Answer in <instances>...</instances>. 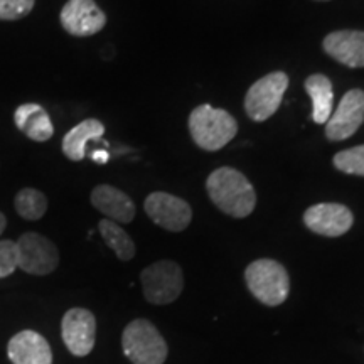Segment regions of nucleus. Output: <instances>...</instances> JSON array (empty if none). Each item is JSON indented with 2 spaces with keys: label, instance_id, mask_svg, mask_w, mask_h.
<instances>
[{
  "label": "nucleus",
  "instance_id": "nucleus-7",
  "mask_svg": "<svg viewBox=\"0 0 364 364\" xmlns=\"http://www.w3.org/2000/svg\"><path fill=\"white\" fill-rule=\"evenodd\" d=\"M17 268L29 275H49L59 265V252L51 240L39 233H24L16 241Z\"/></svg>",
  "mask_w": 364,
  "mask_h": 364
},
{
  "label": "nucleus",
  "instance_id": "nucleus-5",
  "mask_svg": "<svg viewBox=\"0 0 364 364\" xmlns=\"http://www.w3.org/2000/svg\"><path fill=\"white\" fill-rule=\"evenodd\" d=\"M140 282H142L145 299L154 306H166L174 302L184 289V275L181 267L171 260L152 263L144 268Z\"/></svg>",
  "mask_w": 364,
  "mask_h": 364
},
{
  "label": "nucleus",
  "instance_id": "nucleus-24",
  "mask_svg": "<svg viewBox=\"0 0 364 364\" xmlns=\"http://www.w3.org/2000/svg\"><path fill=\"white\" fill-rule=\"evenodd\" d=\"M91 156H93V161L98 162V164H107L108 162V152H105V150H95Z\"/></svg>",
  "mask_w": 364,
  "mask_h": 364
},
{
  "label": "nucleus",
  "instance_id": "nucleus-16",
  "mask_svg": "<svg viewBox=\"0 0 364 364\" xmlns=\"http://www.w3.org/2000/svg\"><path fill=\"white\" fill-rule=\"evenodd\" d=\"M16 127L34 142H48L54 134L51 117L38 103H24L14 112Z\"/></svg>",
  "mask_w": 364,
  "mask_h": 364
},
{
  "label": "nucleus",
  "instance_id": "nucleus-3",
  "mask_svg": "<svg viewBox=\"0 0 364 364\" xmlns=\"http://www.w3.org/2000/svg\"><path fill=\"white\" fill-rule=\"evenodd\" d=\"M245 280L253 297L268 307L284 304L290 292V279L282 263L260 258L250 263L245 270Z\"/></svg>",
  "mask_w": 364,
  "mask_h": 364
},
{
  "label": "nucleus",
  "instance_id": "nucleus-26",
  "mask_svg": "<svg viewBox=\"0 0 364 364\" xmlns=\"http://www.w3.org/2000/svg\"><path fill=\"white\" fill-rule=\"evenodd\" d=\"M318 2H327V0H318Z\"/></svg>",
  "mask_w": 364,
  "mask_h": 364
},
{
  "label": "nucleus",
  "instance_id": "nucleus-8",
  "mask_svg": "<svg viewBox=\"0 0 364 364\" xmlns=\"http://www.w3.org/2000/svg\"><path fill=\"white\" fill-rule=\"evenodd\" d=\"M61 336L73 356H88L97 341V318L93 312L83 307L70 309L63 317Z\"/></svg>",
  "mask_w": 364,
  "mask_h": 364
},
{
  "label": "nucleus",
  "instance_id": "nucleus-20",
  "mask_svg": "<svg viewBox=\"0 0 364 364\" xmlns=\"http://www.w3.org/2000/svg\"><path fill=\"white\" fill-rule=\"evenodd\" d=\"M14 206H16L17 215L22 220L38 221L48 211V198L38 189L24 188L17 193L16 199H14Z\"/></svg>",
  "mask_w": 364,
  "mask_h": 364
},
{
  "label": "nucleus",
  "instance_id": "nucleus-9",
  "mask_svg": "<svg viewBox=\"0 0 364 364\" xmlns=\"http://www.w3.org/2000/svg\"><path fill=\"white\" fill-rule=\"evenodd\" d=\"M147 216L167 231H184L193 220V209L184 199L169 193H152L144 203Z\"/></svg>",
  "mask_w": 364,
  "mask_h": 364
},
{
  "label": "nucleus",
  "instance_id": "nucleus-18",
  "mask_svg": "<svg viewBox=\"0 0 364 364\" xmlns=\"http://www.w3.org/2000/svg\"><path fill=\"white\" fill-rule=\"evenodd\" d=\"M306 91L312 102V120L318 125L327 124L334 107V91L331 80L324 75H312L306 80Z\"/></svg>",
  "mask_w": 364,
  "mask_h": 364
},
{
  "label": "nucleus",
  "instance_id": "nucleus-22",
  "mask_svg": "<svg viewBox=\"0 0 364 364\" xmlns=\"http://www.w3.org/2000/svg\"><path fill=\"white\" fill-rule=\"evenodd\" d=\"M36 0H0V21H19L33 12Z\"/></svg>",
  "mask_w": 364,
  "mask_h": 364
},
{
  "label": "nucleus",
  "instance_id": "nucleus-10",
  "mask_svg": "<svg viewBox=\"0 0 364 364\" xmlns=\"http://www.w3.org/2000/svg\"><path fill=\"white\" fill-rule=\"evenodd\" d=\"M59 21L63 29L76 38L95 36L107 26V16L95 0H68Z\"/></svg>",
  "mask_w": 364,
  "mask_h": 364
},
{
  "label": "nucleus",
  "instance_id": "nucleus-13",
  "mask_svg": "<svg viewBox=\"0 0 364 364\" xmlns=\"http://www.w3.org/2000/svg\"><path fill=\"white\" fill-rule=\"evenodd\" d=\"M7 354L14 364H53L51 346L36 331H21L12 336Z\"/></svg>",
  "mask_w": 364,
  "mask_h": 364
},
{
  "label": "nucleus",
  "instance_id": "nucleus-11",
  "mask_svg": "<svg viewBox=\"0 0 364 364\" xmlns=\"http://www.w3.org/2000/svg\"><path fill=\"white\" fill-rule=\"evenodd\" d=\"M304 223L312 233L338 238L351 230L354 216L351 209L338 203L314 204L304 213Z\"/></svg>",
  "mask_w": 364,
  "mask_h": 364
},
{
  "label": "nucleus",
  "instance_id": "nucleus-23",
  "mask_svg": "<svg viewBox=\"0 0 364 364\" xmlns=\"http://www.w3.org/2000/svg\"><path fill=\"white\" fill-rule=\"evenodd\" d=\"M17 270L16 241L0 240V279L12 275Z\"/></svg>",
  "mask_w": 364,
  "mask_h": 364
},
{
  "label": "nucleus",
  "instance_id": "nucleus-6",
  "mask_svg": "<svg viewBox=\"0 0 364 364\" xmlns=\"http://www.w3.org/2000/svg\"><path fill=\"white\" fill-rule=\"evenodd\" d=\"M287 88L289 76L284 71H275L263 76L252 85L245 97V110L253 122H265L279 110Z\"/></svg>",
  "mask_w": 364,
  "mask_h": 364
},
{
  "label": "nucleus",
  "instance_id": "nucleus-25",
  "mask_svg": "<svg viewBox=\"0 0 364 364\" xmlns=\"http://www.w3.org/2000/svg\"><path fill=\"white\" fill-rule=\"evenodd\" d=\"M6 226H7V218H6V215H4V213H0V235L6 231Z\"/></svg>",
  "mask_w": 364,
  "mask_h": 364
},
{
  "label": "nucleus",
  "instance_id": "nucleus-2",
  "mask_svg": "<svg viewBox=\"0 0 364 364\" xmlns=\"http://www.w3.org/2000/svg\"><path fill=\"white\" fill-rule=\"evenodd\" d=\"M189 134L198 147L216 152L235 139L238 124L226 110L213 108L208 103L199 105L189 115Z\"/></svg>",
  "mask_w": 364,
  "mask_h": 364
},
{
  "label": "nucleus",
  "instance_id": "nucleus-4",
  "mask_svg": "<svg viewBox=\"0 0 364 364\" xmlns=\"http://www.w3.org/2000/svg\"><path fill=\"white\" fill-rule=\"evenodd\" d=\"M122 348L132 364H164L169 354L166 339L147 318H135L125 327Z\"/></svg>",
  "mask_w": 364,
  "mask_h": 364
},
{
  "label": "nucleus",
  "instance_id": "nucleus-15",
  "mask_svg": "<svg viewBox=\"0 0 364 364\" xmlns=\"http://www.w3.org/2000/svg\"><path fill=\"white\" fill-rule=\"evenodd\" d=\"M90 199L93 208L107 216V220L124 223V225L134 221L136 211L135 204L124 191L113 188L110 184H102L91 191Z\"/></svg>",
  "mask_w": 364,
  "mask_h": 364
},
{
  "label": "nucleus",
  "instance_id": "nucleus-1",
  "mask_svg": "<svg viewBox=\"0 0 364 364\" xmlns=\"http://www.w3.org/2000/svg\"><path fill=\"white\" fill-rule=\"evenodd\" d=\"M211 201L220 211L233 218H247L257 206V193L252 182L233 167H220L206 181Z\"/></svg>",
  "mask_w": 364,
  "mask_h": 364
},
{
  "label": "nucleus",
  "instance_id": "nucleus-17",
  "mask_svg": "<svg viewBox=\"0 0 364 364\" xmlns=\"http://www.w3.org/2000/svg\"><path fill=\"white\" fill-rule=\"evenodd\" d=\"M105 125L97 118H88L71 129L63 139V154L73 162H80L85 159L86 145L90 140L102 139Z\"/></svg>",
  "mask_w": 364,
  "mask_h": 364
},
{
  "label": "nucleus",
  "instance_id": "nucleus-21",
  "mask_svg": "<svg viewBox=\"0 0 364 364\" xmlns=\"http://www.w3.org/2000/svg\"><path fill=\"white\" fill-rule=\"evenodd\" d=\"M334 167L344 174L364 177V145L341 150L334 156Z\"/></svg>",
  "mask_w": 364,
  "mask_h": 364
},
{
  "label": "nucleus",
  "instance_id": "nucleus-14",
  "mask_svg": "<svg viewBox=\"0 0 364 364\" xmlns=\"http://www.w3.org/2000/svg\"><path fill=\"white\" fill-rule=\"evenodd\" d=\"M322 48L341 65L348 68H364L363 31H336V33L327 34Z\"/></svg>",
  "mask_w": 364,
  "mask_h": 364
},
{
  "label": "nucleus",
  "instance_id": "nucleus-19",
  "mask_svg": "<svg viewBox=\"0 0 364 364\" xmlns=\"http://www.w3.org/2000/svg\"><path fill=\"white\" fill-rule=\"evenodd\" d=\"M98 230L107 247L113 250L118 260L129 262L135 257L136 248L134 240L130 238L129 233L120 225H117L112 220H102L98 223Z\"/></svg>",
  "mask_w": 364,
  "mask_h": 364
},
{
  "label": "nucleus",
  "instance_id": "nucleus-12",
  "mask_svg": "<svg viewBox=\"0 0 364 364\" xmlns=\"http://www.w3.org/2000/svg\"><path fill=\"white\" fill-rule=\"evenodd\" d=\"M364 122V91L349 90L341 100L338 110L326 124V136L332 142L349 139Z\"/></svg>",
  "mask_w": 364,
  "mask_h": 364
}]
</instances>
